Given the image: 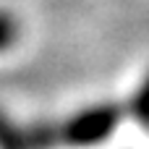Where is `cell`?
<instances>
[{
    "instance_id": "obj_1",
    "label": "cell",
    "mask_w": 149,
    "mask_h": 149,
    "mask_svg": "<svg viewBox=\"0 0 149 149\" xmlns=\"http://www.w3.org/2000/svg\"><path fill=\"white\" fill-rule=\"evenodd\" d=\"M126 118V107L115 102H94L86 107L73 110L71 115L55 120V134H58V149L71 147V149H89L100 147L113 134Z\"/></svg>"
},
{
    "instance_id": "obj_2",
    "label": "cell",
    "mask_w": 149,
    "mask_h": 149,
    "mask_svg": "<svg viewBox=\"0 0 149 149\" xmlns=\"http://www.w3.org/2000/svg\"><path fill=\"white\" fill-rule=\"evenodd\" d=\"M126 115H131L141 128H149V73L141 79V84L134 89L126 105Z\"/></svg>"
},
{
    "instance_id": "obj_3",
    "label": "cell",
    "mask_w": 149,
    "mask_h": 149,
    "mask_svg": "<svg viewBox=\"0 0 149 149\" xmlns=\"http://www.w3.org/2000/svg\"><path fill=\"white\" fill-rule=\"evenodd\" d=\"M21 39V21L16 13L0 8V55L8 52L16 42Z\"/></svg>"
}]
</instances>
